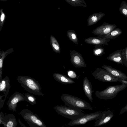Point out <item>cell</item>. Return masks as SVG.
Instances as JSON below:
<instances>
[{
  "label": "cell",
  "instance_id": "17",
  "mask_svg": "<svg viewBox=\"0 0 127 127\" xmlns=\"http://www.w3.org/2000/svg\"><path fill=\"white\" fill-rule=\"evenodd\" d=\"M122 49L117 50L111 53L106 59L118 64H122Z\"/></svg>",
  "mask_w": 127,
  "mask_h": 127
},
{
  "label": "cell",
  "instance_id": "2",
  "mask_svg": "<svg viewBox=\"0 0 127 127\" xmlns=\"http://www.w3.org/2000/svg\"><path fill=\"white\" fill-rule=\"evenodd\" d=\"M61 98L67 106L81 110H93L90 104L86 101L73 95L64 94L61 96Z\"/></svg>",
  "mask_w": 127,
  "mask_h": 127
},
{
  "label": "cell",
  "instance_id": "30",
  "mask_svg": "<svg viewBox=\"0 0 127 127\" xmlns=\"http://www.w3.org/2000/svg\"><path fill=\"white\" fill-rule=\"evenodd\" d=\"M67 74L69 77L71 78L78 79L79 77V76H77L73 70L67 71Z\"/></svg>",
  "mask_w": 127,
  "mask_h": 127
},
{
  "label": "cell",
  "instance_id": "11",
  "mask_svg": "<svg viewBox=\"0 0 127 127\" xmlns=\"http://www.w3.org/2000/svg\"><path fill=\"white\" fill-rule=\"evenodd\" d=\"M17 122L14 115L12 114L5 115L0 113V124L5 127H16Z\"/></svg>",
  "mask_w": 127,
  "mask_h": 127
},
{
  "label": "cell",
  "instance_id": "34",
  "mask_svg": "<svg viewBox=\"0 0 127 127\" xmlns=\"http://www.w3.org/2000/svg\"><path fill=\"white\" fill-rule=\"evenodd\" d=\"M0 1H6L7 0H0Z\"/></svg>",
  "mask_w": 127,
  "mask_h": 127
},
{
  "label": "cell",
  "instance_id": "13",
  "mask_svg": "<svg viewBox=\"0 0 127 127\" xmlns=\"http://www.w3.org/2000/svg\"><path fill=\"white\" fill-rule=\"evenodd\" d=\"M82 85L86 95L91 102H92L93 99L92 95L94 91L91 82L86 77L84 79Z\"/></svg>",
  "mask_w": 127,
  "mask_h": 127
},
{
  "label": "cell",
  "instance_id": "25",
  "mask_svg": "<svg viewBox=\"0 0 127 127\" xmlns=\"http://www.w3.org/2000/svg\"><path fill=\"white\" fill-rule=\"evenodd\" d=\"M66 34L69 39L76 44H78V38L75 32L73 30H69L66 32Z\"/></svg>",
  "mask_w": 127,
  "mask_h": 127
},
{
  "label": "cell",
  "instance_id": "24",
  "mask_svg": "<svg viewBox=\"0 0 127 127\" xmlns=\"http://www.w3.org/2000/svg\"><path fill=\"white\" fill-rule=\"evenodd\" d=\"M95 48L93 51V54L96 56H101L105 53L104 49L102 47V45H95Z\"/></svg>",
  "mask_w": 127,
  "mask_h": 127
},
{
  "label": "cell",
  "instance_id": "29",
  "mask_svg": "<svg viewBox=\"0 0 127 127\" xmlns=\"http://www.w3.org/2000/svg\"><path fill=\"white\" fill-rule=\"evenodd\" d=\"M0 31L2 29L6 16L3 11V9L0 10Z\"/></svg>",
  "mask_w": 127,
  "mask_h": 127
},
{
  "label": "cell",
  "instance_id": "33",
  "mask_svg": "<svg viewBox=\"0 0 127 127\" xmlns=\"http://www.w3.org/2000/svg\"><path fill=\"white\" fill-rule=\"evenodd\" d=\"M18 121L19 123V124L22 127H26V126H25V125L23 124L21 122L20 120V119H19L18 120Z\"/></svg>",
  "mask_w": 127,
  "mask_h": 127
},
{
  "label": "cell",
  "instance_id": "3",
  "mask_svg": "<svg viewBox=\"0 0 127 127\" xmlns=\"http://www.w3.org/2000/svg\"><path fill=\"white\" fill-rule=\"evenodd\" d=\"M53 108L58 114L71 120L76 119L85 115L81 109L67 106L57 105Z\"/></svg>",
  "mask_w": 127,
  "mask_h": 127
},
{
  "label": "cell",
  "instance_id": "8",
  "mask_svg": "<svg viewBox=\"0 0 127 127\" xmlns=\"http://www.w3.org/2000/svg\"><path fill=\"white\" fill-rule=\"evenodd\" d=\"M117 27L115 24H111L104 22L93 31L92 33L98 36L104 37L105 36Z\"/></svg>",
  "mask_w": 127,
  "mask_h": 127
},
{
  "label": "cell",
  "instance_id": "16",
  "mask_svg": "<svg viewBox=\"0 0 127 127\" xmlns=\"http://www.w3.org/2000/svg\"><path fill=\"white\" fill-rule=\"evenodd\" d=\"M53 75L55 80L62 84H67L75 83L74 81L71 78L63 74L54 73Z\"/></svg>",
  "mask_w": 127,
  "mask_h": 127
},
{
  "label": "cell",
  "instance_id": "14",
  "mask_svg": "<svg viewBox=\"0 0 127 127\" xmlns=\"http://www.w3.org/2000/svg\"><path fill=\"white\" fill-rule=\"evenodd\" d=\"M103 112L102 117L96 120L94 126L95 127L100 126L109 122L114 116L113 112L109 110Z\"/></svg>",
  "mask_w": 127,
  "mask_h": 127
},
{
  "label": "cell",
  "instance_id": "12",
  "mask_svg": "<svg viewBox=\"0 0 127 127\" xmlns=\"http://www.w3.org/2000/svg\"><path fill=\"white\" fill-rule=\"evenodd\" d=\"M110 40L108 38L99 36L90 37L86 38L84 41L86 43L90 45H108V43Z\"/></svg>",
  "mask_w": 127,
  "mask_h": 127
},
{
  "label": "cell",
  "instance_id": "9",
  "mask_svg": "<svg viewBox=\"0 0 127 127\" xmlns=\"http://www.w3.org/2000/svg\"><path fill=\"white\" fill-rule=\"evenodd\" d=\"M24 101H26L24 95L19 92H15L9 97L7 103L9 110L16 111L17 103L19 102Z\"/></svg>",
  "mask_w": 127,
  "mask_h": 127
},
{
  "label": "cell",
  "instance_id": "31",
  "mask_svg": "<svg viewBox=\"0 0 127 127\" xmlns=\"http://www.w3.org/2000/svg\"><path fill=\"white\" fill-rule=\"evenodd\" d=\"M126 112H127V103L125 106L122 109L120 112L119 115H121Z\"/></svg>",
  "mask_w": 127,
  "mask_h": 127
},
{
  "label": "cell",
  "instance_id": "1",
  "mask_svg": "<svg viewBox=\"0 0 127 127\" xmlns=\"http://www.w3.org/2000/svg\"><path fill=\"white\" fill-rule=\"evenodd\" d=\"M17 80L25 90L33 95L43 96L41 86L38 81L31 77L20 75L18 76Z\"/></svg>",
  "mask_w": 127,
  "mask_h": 127
},
{
  "label": "cell",
  "instance_id": "23",
  "mask_svg": "<svg viewBox=\"0 0 127 127\" xmlns=\"http://www.w3.org/2000/svg\"><path fill=\"white\" fill-rule=\"evenodd\" d=\"M67 2L74 7H87L86 2L84 0H64Z\"/></svg>",
  "mask_w": 127,
  "mask_h": 127
},
{
  "label": "cell",
  "instance_id": "4",
  "mask_svg": "<svg viewBox=\"0 0 127 127\" xmlns=\"http://www.w3.org/2000/svg\"><path fill=\"white\" fill-rule=\"evenodd\" d=\"M127 87V86L123 84L118 85L110 86L107 87L102 91H96L95 94L96 96L100 99H111L115 97L119 92Z\"/></svg>",
  "mask_w": 127,
  "mask_h": 127
},
{
  "label": "cell",
  "instance_id": "28",
  "mask_svg": "<svg viewBox=\"0 0 127 127\" xmlns=\"http://www.w3.org/2000/svg\"><path fill=\"white\" fill-rule=\"evenodd\" d=\"M122 65L124 64L126 66H127V47H126L125 48L122 49Z\"/></svg>",
  "mask_w": 127,
  "mask_h": 127
},
{
  "label": "cell",
  "instance_id": "20",
  "mask_svg": "<svg viewBox=\"0 0 127 127\" xmlns=\"http://www.w3.org/2000/svg\"><path fill=\"white\" fill-rule=\"evenodd\" d=\"M14 52L12 48L8 49L5 51H0V81L2 80L3 63L5 58L8 54Z\"/></svg>",
  "mask_w": 127,
  "mask_h": 127
},
{
  "label": "cell",
  "instance_id": "22",
  "mask_svg": "<svg viewBox=\"0 0 127 127\" xmlns=\"http://www.w3.org/2000/svg\"><path fill=\"white\" fill-rule=\"evenodd\" d=\"M122 33V30L119 28H117L113 30L105 35L104 37L110 39H115L121 34Z\"/></svg>",
  "mask_w": 127,
  "mask_h": 127
},
{
  "label": "cell",
  "instance_id": "32",
  "mask_svg": "<svg viewBox=\"0 0 127 127\" xmlns=\"http://www.w3.org/2000/svg\"><path fill=\"white\" fill-rule=\"evenodd\" d=\"M120 82L122 84H124L127 86V80H125L121 79L120 80Z\"/></svg>",
  "mask_w": 127,
  "mask_h": 127
},
{
  "label": "cell",
  "instance_id": "5",
  "mask_svg": "<svg viewBox=\"0 0 127 127\" xmlns=\"http://www.w3.org/2000/svg\"><path fill=\"white\" fill-rule=\"evenodd\" d=\"M19 114L30 127H46L44 122L37 115L28 109H22Z\"/></svg>",
  "mask_w": 127,
  "mask_h": 127
},
{
  "label": "cell",
  "instance_id": "7",
  "mask_svg": "<svg viewBox=\"0 0 127 127\" xmlns=\"http://www.w3.org/2000/svg\"><path fill=\"white\" fill-rule=\"evenodd\" d=\"M92 75L95 79L103 82H120L121 79L114 76L105 69L99 68H97Z\"/></svg>",
  "mask_w": 127,
  "mask_h": 127
},
{
  "label": "cell",
  "instance_id": "10",
  "mask_svg": "<svg viewBox=\"0 0 127 127\" xmlns=\"http://www.w3.org/2000/svg\"><path fill=\"white\" fill-rule=\"evenodd\" d=\"M69 51L70 61L73 66L76 68L87 67V64L80 53L74 50Z\"/></svg>",
  "mask_w": 127,
  "mask_h": 127
},
{
  "label": "cell",
  "instance_id": "21",
  "mask_svg": "<svg viewBox=\"0 0 127 127\" xmlns=\"http://www.w3.org/2000/svg\"><path fill=\"white\" fill-rule=\"evenodd\" d=\"M50 41V45L54 51L57 53L61 52V48L59 42L55 37L52 35H51Z\"/></svg>",
  "mask_w": 127,
  "mask_h": 127
},
{
  "label": "cell",
  "instance_id": "19",
  "mask_svg": "<svg viewBox=\"0 0 127 127\" xmlns=\"http://www.w3.org/2000/svg\"><path fill=\"white\" fill-rule=\"evenodd\" d=\"M11 87L10 80L7 76L0 81V92H3L4 94L8 93Z\"/></svg>",
  "mask_w": 127,
  "mask_h": 127
},
{
  "label": "cell",
  "instance_id": "15",
  "mask_svg": "<svg viewBox=\"0 0 127 127\" xmlns=\"http://www.w3.org/2000/svg\"><path fill=\"white\" fill-rule=\"evenodd\" d=\"M101 67L114 76L124 80H127V76L121 71L114 68L110 65H104L101 66Z\"/></svg>",
  "mask_w": 127,
  "mask_h": 127
},
{
  "label": "cell",
  "instance_id": "26",
  "mask_svg": "<svg viewBox=\"0 0 127 127\" xmlns=\"http://www.w3.org/2000/svg\"><path fill=\"white\" fill-rule=\"evenodd\" d=\"M28 93L24 94L26 101L32 105H35L36 104V98L34 95Z\"/></svg>",
  "mask_w": 127,
  "mask_h": 127
},
{
  "label": "cell",
  "instance_id": "27",
  "mask_svg": "<svg viewBox=\"0 0 127 127\" xmlns=\"http://www.w3.org/2000/svg\"><path fill=\"white\" fill-rule=\"evenodd\" d=\"M119 11L121 13L127 17V3L125 1H123L121 3Z\"/></svg>",
  "mask_w": 127,
  "mask_h": 127
},
{
  "label": "cell",
  "instance_id": "18",
  "mask_svg": "<svg viewBox=\"0 0 127 127\" xmlns=\"http://www.w3.org/2000/svg\"><path fill=\"white\" fill-rule=\"evenodd\" d=\"M105 15V14L101 12L92 14L87 19L88 25L91 26L95 24L101 20Z\"/></svg>",
  "mask_w": 127,
  "mask_h": 127
},
{
  "label": "cell",
  "instance_id": "6",
  "mask_svg": "<svg viewBox=\"0 0 127 127\" xmlns=\"http://www.w3.org/2000/svg\"><path fill=\"white\" fill-rule=\"evenodd\" d=\"M103 112L97 111L92 113L85 114L75 120H71L68 124L72 126L85 124L88 122L94 120H97L102 118Z\"/></svg>",
  "mask_w": 127,
  "mask_h": 127
}]
</instances>
